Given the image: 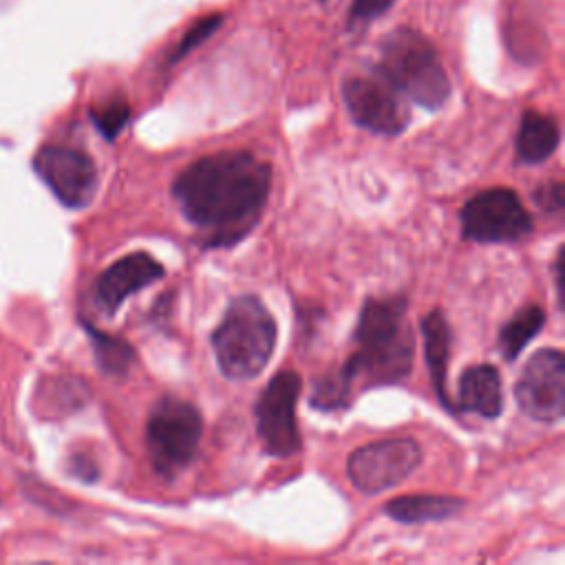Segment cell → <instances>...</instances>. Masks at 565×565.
I'll return each instance as SVG.
<instances>
[{"instance_id":"obj_1","label":"cell","mask_w":565,"mask_h":565,"mask_svg":"<svg viewBox=\"0 0 565 565\" xmlns=\"http://www.w3.org/2000/svg\"><path fill=\"white\" fill-rule=\"evenodd\" d=\"M271 190V166L245 150H223L190 163L172 183L183 216L205 230V245L241 241L260 218Z\"/></svg>"},{"instance_id":"obj_2","label":"cell","mask_w":565,"mask_h":565,"mask_svg":"<svg viewBox=\"0 0 565 565\" xmlns=\"http://www.w3.org/2000/svg\"><path fill=\"white\" fill-rule=\"evenodd\" d=\"M355 353L340 369L347 384L384 386L408 377L415 338L406 322V298H369L353 331Z\"/></svg>"},{"instance_id":"obj_3","label":"cell","mask_w":565,"mask_h":565,"mask_svg":"<svg viewBox=\"0 0 565 565\" xmlns=\"http://www.w3.org/2000/svg\"><path fill=\"white\" fill-rule=\"evenodd\" d=\"M276 320L256 296H236L210 342L221 373L230 380H252L269 362L276 347Z\"/></svg>"},{"instance_id":"obj_4","label":"cell","mask_w":565,"mask_h":565,"mask_svg":"<svg viewBox=\"0 0 565 565\" xmlns=\"http://www.w3.org/2000/svg\"><path fill=\"white\" fill-rule=\"evenodd\" d=\"M377 71L415 104L437 110L450 97V79L426 35L397 26L380 42Z\"/></svg>"},{"instance_id":"obj_5","label":"cell","mask_w":565,"mask_h":565,"mask_svg":"<svg viewBox=\"0 0 565 565\" xmlns=\"http://www.w3.org/2000/svg\"><path fill=\"white\" fill-rule=\"evenodd\" d=\"M203 435V419L194 404L166 395L146 424V448L154 470L170 479L179 475L196 455Z\"/></svg>"},{"instance_id":"obj_6","label":"cell","mask_w":565,"mask_h":565,"mask_svg":"<svg viewBox=\"0 0 565 565\" xmlns=\"http://www.w3.org/2000/svg\"><path fill=\"white\" fill-rule=\"evenodd\" d=\"M461 234L475 243H519L532 234V216L510 188H490L468 199L459 212Z\"/></svg>"},{"instance_id":"obj_7","label":"cell","mask_w":565,"mask_h":565,"mask_svg":"<svg viewBox=\"0 0 565 565\" xmlns=\"http://www.w3.org/2000/svg\"><path fill=\"white\" fill-rule=\"evenodd\" d=\"M342 97L351 119L360 128L395 137L408 126V104L380 71L347 77L342 82Z\"/></svg>"},{"instance_id":"obj_8","label":"cell","mask_w":565,"mask_h":565,"mask_svg":"<svg viewBox=\"0 0 565 565\" xmlns=\"http://www.w3.org/2000/svg\"><path fill=\"white\" fill-rule=\"evenodd\" d=\"M300 377L294 371L276 373L256 402V433L263 450L271 457H289L300 450L296 399Z\"/></svg>"},{"instance_id":"obj_9","label":"cell","mask_w":565,"mask_h":565,"mask_svg":"<svg viewBox=\"0 0 565 565\" xmlns=\"http://www.w3.org/2000/svg\"><path fill=\"white\" fill-rule=\"evenodd\" d=\"M419 463V444L408 437H393L353 450L347 461V472L358 490L377 494L402 483Z\"/></svg>"},{"instance_id":"obj_10","label":"cell","mask_w":565,"mask_h":565,"mask_svg":"<svg viewBox=\"0 0 565 565\" xmlns=\"http://www.w3.org/2000/svg\"><path fill=\"white\" fill-rule=\"evenodd\" d=\"M514 397L519 408L543 424H554L565 413V358L558 349L536 351L523 366Z\"/></svg>"},{"instance_id":"obj_11","label":"cell","mask_w":565,"mask_h":565,"mask_svg":"<svg viewBox=\"0 0 565 565\" xmlns=\"http://www.w3.org/2000/svg\"><path fill=\"white\" fill-rule=\"evenodd\" d=\"M33 170L55 194L71 207H86L97 190V168L88 154L68 146H42L33 157Z\"/></svg>"},{"instance_id":"obj_12","label":"cell","mask_w":565,"mask_h":565,"mask_svg":"<svg viewBox=\"0 0 565 565\" xmlns=\"http://www.w3.org/2000/svg\"><path fill=\"white\" fill-rule=\"evenodd\" d=\"M163 265L148 252H132L104 269L95 282V302L104 313H115L121 302L163 278Z\"/></svg>"},{"instance_id":"obj_13","label":"cell","mask_w":565,"mask_h":565,"mask_svg":"<svg viewBox=\"0 0 565 565\" xmlns=\"http://www.w3.org/2000/svg\"><path fill=\"white\" fill-rule=\"evenodd\" d=\"M457 406L466 413H477L486 419H494L503 411L501 375L492 364L468 366L459 377Z\"/></svg>"},{"instance_id":"obj_14","label":"cell","mask_w":565,"mask_h":565,"mask_svg":"<svg viewBox=\"0 0 565 565\" xmlns=\"http://www.w3.org/2000/svg\"><path fill=\"white\" fill-rule=\"evenodd\" d=\"M422 335H424V353L430 371L433 386L444 408H452V402L446 391V371L450 358V327L444 311L433 309L422 318Z\"/></svg>"},{"instance_id":"obj_15","label":"cell","mask_w":565,"mask_h":565,"mask_svg":"<svg viewBox=\"0 0 565 565\" xmlns=\"http://www.w3.org/2000/svg\"><path fill=\"white\" fill-rule=\"evenodd\" d=\"M561 141L558 121L552 115L525 110L516 135V157L523 163H541L554 154Z\"/></svg>"},{"instance_id":"obj_16","label":"cell","mask_w":565,"mask_h":565,"mask_svg":"<svg viewBox=\"0 0 565 565\" xmlns=\"http://www.w3.org/2000/svg\"><path fill=\"white\" fill-rule=\"evenodd\" d=\"M463 501L448 494H406L384 505V512L399 523H428L457 516Z\"/></svg>"},{"instance_id":"obj_17","label":"cell","mask_w":565,"mask_h":565,"mask_svg":"<svg viewBox=\"0 0 565 565\" xmlns=\"http://www.w3.org/2000/svg\"><path fill=\"white\" fill-rule=\"evenodd\" d=\"M545 324V311L539 305H530L521 309L514 318L508 320V324L499 333V347L508 362L516 360L523 347L543 329Z\"/></svg>"},{"instance_id":"obj_18","label":"cell","mask_w":565,"mask_h":565,"mask_svg":"<svg viewBox=\"0 0 565 565\" xmlns=\"http://www.w3.org/2000/svg\"><path fill=\"white\" fill-rule=\"evenodd\" d=\"M84 327L93 342V351H95V360H97L99 369L108 375H124L130 369V364L135 362V351L130 349V344L119 338H113L108 333H102L90 324H84Z\"/></svg>"},{"instance_id":"obj_19","label":"cell","mask_w":565,"mask_h":565,"mask_svg":"<svg viewBox=\"0 0 565 565\" xmlns=\"http://www.w3.org/2000/svg\"><path fill=\"white\" fill-rule=\"evenodd\" d=\"M351 393L353 391L340 371L327 373L324 377L316 380L313 393H311V404H313V408H342L349 404Z\"/></svg>"},{"instance_id":"obj_20","label":"cell","mask_w":565,"mask_h":565,"mask_svg":"<svg viewBox=\"0 0 565 565\" xmlns=\"http://www.w3.org/2000/svg\"><path fill=\"white\" fill-rule=\"evenodd\" d=\"M90 117H93L95 128H97L108 141H113V139L124 130V126L128 124V119H130V106H128L126 99L117 97V99L106 102V104L99 106V108H93V110H90Z\"/></svg>"},{"instance_id":"obj_21","label":"cell","mask_w":565,"mask_h":565,"mask_svg":"<svg viewBox=\"0 0 565 565\" xmlns=\"http://www.w3.org/2000/svg\"><path fill=\"white\" fill-rule=\"evenodd\" d=\"M221 22H223V13H210V15L199 18L196 22H192V24L188 26V31L183 33V38L179 40V44L174 46V51L170 53L168 64H174V62H179L181 57H185L192 49H196L203 40H207V38L221 26Z\"/></svg>"},{"instance_id":"obj_22","label":"cell","mask_w":565,"mask_h":565,"mask_svg":"<svg viewBox=\"0 0 565 565\" xmlns=\"http://www.w3.org/2000/svg\"><path fill=\"white\" fill-rule=\"evenodd\" d=\"M397 0H351V11H349V24L358 26L364 22H371L386 13Z\"/></svg>"},{"instance_id":"obj_23","label":"cell","mask_w":565,"mask_h":565,"mask_svg":"<svg viewBox=\"0 0 565 565\" xmlns=\"http://www.w3.org/2000/svg\"><path fill=\"white\" fill-rule=\"evenodd\" d=\"M534 201L536 205L543 210V212H550V214H561L563 212V183L561 181H547L543 185L536 188L534 192Z\"/></svg>"},{"instance_id":"obj_24","label":"cell","mask_w":565,"mask_h":565,"mask_svg":"<svg viewBox=\"0 0 565 565\" xmlns=\"http://www.w3.org/2000/svg\"><path fill=\"white\" fill-rule=\"evenodd\" d=\"M71 470H73L75 477H79L84 481H93L97 477V466L88 457H73L71 459Z\"/></svg>"}]
</instances>
